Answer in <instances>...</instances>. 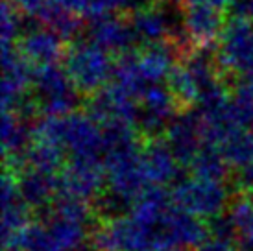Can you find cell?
I'll return each mask as SVG.
<instances>
[{
    "instance_id": "1",
    "label": "cell",
    "mask_w": 253,
    "mask_h": 251,
    "mask_svg": "<svg viewBox=\"0 0 253 251\" xmlns=\"http://www.w3.org/2000/svg\"><path fill=\"white\" fill-rule=\"evenodd\" d=\"M63 61L72 84L85 98L106 89L115 76L117 61L92 41H74L65 52Z\"/></svg>"
},
{
    "instance_id": "2",
    "label": "cell",
    "mask_w": 253,
    "mask_h": 251,
    "mask_svg": "<svg viewBox=\"0 0 253 251\" xmlns=\"http://www.w3.org/2000/svg\"><path fill=\"white\" fill-rule=\"evenodd\" d=\"M32 94L42 117H67L78 111L85 98L72 84L67 69L57 63L37 67L34 72Z\"/></svg>"
},
{
    "instance_id": "3",
    "label": "cell",
    "mask_w": 253,
    "mask_h": 251,
    "mask_svg": "<svg viewBox=\"0 0 253 251\" xmlns=\"http://www.w3.org/2000/svg\"><path fill=\"white\" fill-rule=\"evenodd\" d=\"M172 202L179 209L187 210L198 218H212L224 212L235 198L233 187L225 183L207 181L200 177H183L172 185Z\"/></svg>"
},
{
    "instance_id": "4",
    "label": "cell",
    "mask_w": 253,
    "mask_h": 251,
    "mask_svg": "<svg viewBox=\"0 0 253 251\" xmlns=\"http://www.w3.org/2000/svg\"><path fill=\"white\" fill-rule=\"evenodd\" d=\"M220 69L231 84L233 80L253 72V24L229 21L216 44Z\"/></svg>"
},
{
    "instance_id": "5",
    "label": "cell",
    "mask_w": 253,
    "mask_h": 251,
    "mask_svg": "<svg viewBox=\"0 0 253 251\" xmlns=\"http://www.w3.org/2000/svg\"><path fill=\"white\" fill-rule=\"evenodd\" d=\"M87 35L89 41L98 44L100 48H104L115 57L131 54L142 46L131 26L129 15L107 13L94 21H89Z\"/></svg>"
},
{
    "instance_id": "6",
    "label": "cell",
    "mask_w": 253,
    "mask_h": 251,
    "mask_svg": "<svg viewBox=\"0 0 253 251\" xmlns=\"http://www.w3.org/2000/svg\"><path fill=\"white\" fill-rule=\"evenodd\" d=\"M107 187V172L102 163L69 159L57 174V196H72L92 202Z\"/></svg>"
},
{
    "instance_id": "7",
    "label": "cell",
    "mask_w": 253,
    "mask_h": 251,
    "mask_svg": "<svg viewBox=\"0 0 253 251\" xmlns=\"http://www.w3.org/2000/svg\"><path fill=\"white\" fill-rule=\"evenodd\" d=\"M202 126L204 120L200 111L196 107H190L177 113L165 133V139L181 168H190L192 161L204 148Z\"/></svg>"
},
{
    "instance_id": "8",
    "label": "cell",
    "mask_w": 253,
    "mask_h": 251,
    "mask_svg": "<svg viewBox=\"0 0 253 251\" xmlns=\"http://www.w3.org/2000/svg\"><path fill=\"white\" fill-rule=\"evenodd\" d=\"M225 11L207 0H192L183 7V28L194 48L214 46L225 28Z\"/></svg>"
},
{
    "instance_id": "9",
    "label": "cell",
    "mask_w": 253,
    "mask_h": 251,
    "mask_svg": "<svg viewBox=\"0 0 253 251\" xmlns=\"http://www.w3.org/2000/svg\"><path fill=\"white\" fill-rule=\"evenodd\" d=\"M2 111H15L32 92L36 67L22 57L17 46L2 50Z\"/></svg>"
},
{
    "instance_id": "10",
    "label": "cell",
    "mask_w": 253,
    "mask_h": 251,
    "mask_svg": "<svg viewBox=\"0 0 253 251\" xmlns=\"http://www.w3.org/2000/svg\"><path fill=\"white\" fill-rule=\"evenodd\" d=\"M142 165L152 185H174L185 175L165 137L146 139L142 142Z\"/></svg>"
},
{
    "instance_id": "11",
    "label": "cell",
    "mask_w": 253,
    "mask_h": 251,
    "mask_svg": "<svg viewBox=\"0 0 253 251\" xmlns=\"http://www.w3.org/2000/svg\"><path fill=\"white\" fill-rule=\"evenodd\" d=\"M63 39L52 32L46 26H37L32 32L24 34L17 42V50L22 54V57L34 67H46V65H56L59 59L65 57Z\"/></svg>"
},
{
    "instance_id": "12",
    "label": "cell",
    "mask_w": 253,
    "mask_h": 251,
    "mask_svg": "<svg viewBox=\"0 0 253 251\" xmlns=\"http://www.w3.org/2000/svg\"><path fill=\"white\" fill-rule=\"evenodd\" d=\"M181 59V50L172 41L142 44L137 50V65L148 84H161Z\"/></svg>"
},
{
    "instance_id": "13",
    "label": "cell",
    "mask_w": 253,
    "mask_h": 251,
    "mask_svg": "<svg viewBox=\"0 0 253 251\" xmlns=\"http://www.w3.org/2000/svg\"><path fill=\"white\" fill-rule=\"evenodd\" d=\"M17 175V185L22 200L34 212L46 209L57 196V175L26 167Z\"/></svg>"
},
{
    "instance_id": "14",
    "label": "cell",
    "mask_w": 253,
    "mask_h": 251,
    "mask_svg": "<svg viewBox=\"0 0 253 251\" xmlns=\"http://www.w3.org/2000/svg\"><path fill=\"white\" fill-rule=\"evenodd\" d=\"M39 222H42L48 231L52 233L54 240L63 251H84L87 242V227L82 223L71 222L65 218L54 216L48 210H39L36 212Z\"/></svg>"
},
{
    "instance_id": "15",
    "label": "cell",
    "mask_w": 253,
    "mask_h": 251,
    "mask_svg": "<svg viewBox=\"0 0 253 251\" xmlns=\"http://www.w3.org/2000/svg\"><path fill=\"white\" fill-rule=\"evenodd\" d=\"M190 175L200 177V179H207V181H218L227 183L231 181V170L233 168L227 165L222 150L216 146H209L204 144L196 155V159L190 165Z\"/></svg>"
},
{
    "instance_id": "16",
    "label": "cell",
    "mask_w": 253,
    "mask_h": 251,
    "mask_svg": "<svg viewBox=\"0 0 253 251\" xmlns=\"http://www.w3.org/2000/svg\"><path fill=\"white\" fill-rule=\"evenodd\" d=\"M4 251H63L57 242L54 240L48 227L39 220L32 222L22 227L7 246H4Z\"/></svg>"
},
{
    "instance_id": "17",
    "label": "cell",
    "mask_w": 253,
    "mask_h": 251,
    "mask_svg": "<svg viewBox=\"0 0 253 251\" xmlns=\"http://www.w3.org/2000/svg\"><path fill=\"white\" fill-rule=\"evenodd\" d=\"M67 152L63 146L50 140H34L26 154V163L28 167L37 168L41 172L57 175L67 165Z\"/></svg>"
},
{
    "instance_id": "18",
    "label": "cell",
    "mask_w": 253,
    "mask_h": 251,
    "mask_svg": "<svg viewBox=\"0 0 253 251\" xmlns=\"http://www.w3.org/2000/svg\"><path fill=\"white\" fill-rule=\"evenodd\" d=\"M167 85H169L170 92L174 94L177 105H179V111L183 109H190V107H196L198 104V84L194 76L190 74V70L185 67V63L179 61L172 69V72L167 78Z\"/></svg>"
},
{
    "instance_id": "19",
    "label": "cell",
    "mask_w": 253,
    "mask_h": 251,
    "mask_svg": "<svg viewBox=\"0 0 253 251\" xmlns=\"http://www.w3.org/2000/svg\"><path fill=\"white\" fill-rule=\"evenodd\" d=\"M133 203L135 200L106 187L92 200L91 205L96 218H98V222H111V220H117V218L129 216L131 209H133Z\"/></svg>"
},
{
    "instance_id": "20",
    "label": "cell",
    "mask_w": 253,
    "mask_h": 251,
    "mask_svg": "<svg viewBox=\"0 0 253 251\" xmlns=\"http://www.w3.org/2000/svg\"><path fill=\"white\" fill-rule=\"evenodd\" d=\"M220 150L229 167L242 168L250 161H253V131L240 129L225 140Z\"/></svg>"
},
{
    "instance_id": "21",
    "label": "cell",
    "mask_w": 253,
    "mask_h": 251,
    "mask_svg": "<svg viewBox=\"0 0 253 251\" xmlns=\"http://www.w3.org/2000/svg\"><path fill=\"white\" fill-rule=\"evenodd\" d=\"M227 113L239 129L253 131V94L250 91L239 85H231V100L227 104Z\"/></svg>"
},
{
    "instance_id": "22",
    "label": "cell",
    "mask_w": 253,
    "mask_h": 251,
    "mask_svg": "<svg viewBox=\"0 0 253 251\" xmlns=\"http://www.w3.org/2000/svg\"><path fill=\"white\" fill-rule=\"evenodd\" d=\"M0 34H2V50L15 48L22 37V13L13 6L11 0H2Z\"/></svg>"
},
{
    "instance_id": "23",
    "label": "cell",
    "mask_w": 253,
    "mask_h": 251,
    "mask_svg": "<svg viewBox=\"0 0 253 251\" xmlns=\"http://www.w3.org/2000/svg\"><path fill=\"white\" fill-rule=\"evenodd\" d=\"M207 227H209V237L214 240L231 242V244L239 242V229H237V223H235L229 210H224L216 216L209 218Z\"/></svg>"
},
{
    "instance_id": "24",
    "label": "cell",
    "mask_w": 253,
    "mask_h": 251,
    "mask_svg": "<svg viewBox=\"0 0 253 251\" xmlns=\"http://www.w3.org/2000/svg\"><path fill=\"white\" fill-rule=\"evenodd\" d=\"M224 11L229 21H244L253 24V0H227Z\"/></svg>"
},
{
    "instance_id": "25",
    "label": "cell",
    "mask_w": 253,
    "mask_h": 251,
    "mask_svg": "<svg viewBox=\"0 0 253 251\" xmlns=\"http://www.w3.org/2000/svg\"><path fill=\"white\" fill-rule=\"evenodd\" d=\"M233 190L240 194H253V161L237 170L235 181H233Z\"/></svg>"
},
{
    "instance_id": "26",
    "label": "cell",
    "mask_w": 253,
    "mask_h": 251,
    "mask_svg": "<svg viewBox=\"0 0 253 251\" xmlns=\"http://www.w3.org/2000/svg\"><path fill=\"white\" fill-rule=\"evenodd\" d=\"M13 6L21 11L22 15L26 17H32V19H37L42 15V11L46 9V6L50 4V0H11Z\"/></svg>"
},
{
    "instance_id": "27",
    "label": "cell",
    "mask_w": 253,
    "mask_h": 251,
    "mask_svg": "<svg viewBox=\"0 0 253 251\" xmlns=\"http://www.w3.org/2000/svg\"><path fill=\"white\" fill-rule=\"evenodd\" d=\"M194 251H240V250L237 244L209 238V240H205L204 244H200L198 248H194Z\"/></svg>"
},
{
    "instance_id": "28",
    "label": "cell",
    "mask_w": 253,
    "mask_h": 251,
    "mask_svg": "<svg viewBox=\"0 0 253 251\" xmlns=\"http://www.w3.org/2000/svg\"><path fill=\"white\" fill-rule=\"evenodd\" d=\"M52 2L57 4V6L65 7V9H69L72 13L82 15V17H85L87 7H89V0H52Z\"/></svg>"
},
{
    "instance_id": "29",
    "label": "cell",
    "mask_w": 253,
    "mask_h": 251,
    "mask_svg": "<svg viewBox=\"0 0 253 251\" xmlns=\"http://www.w3.org/2000/svg\"><path fill=\"white\" fill-rule=\"evenodd\" d=\"M229 85H239V87L246 89V91H250L253 94V72H250V74H246V76L237 78V80H233Z\"/></svg>"
},
{
    "instance_id": "30",
    "label": "cell",
    "mask_w": 253,
    "mask_h": 251,
    "mask_svg": "<svg viewBox=\"0 0 253 251\" xmlns=\"http://www.w3.org/2000/svg\"><path fill=\"white\" fill-rule=\"evenodd\" d=\"M207 2H211L212 6L222 7V9H224V7H225V4H227V0H207Z\"/></svg>"
},
{
    "instance_id": "31",
    "label": "cell",
    "mask_w": 253,
    "mask_h": 251,
    "mask_svg": "<svg viewBox=\"0 0 253 251\" xmlns=\"http://www.w3.org/2000/svg\"><path fill=\"white\" fill-rule=\"evenodd\" d=\"M148 2H155V0H148Z\"/></svg>"
}]
</instances>
